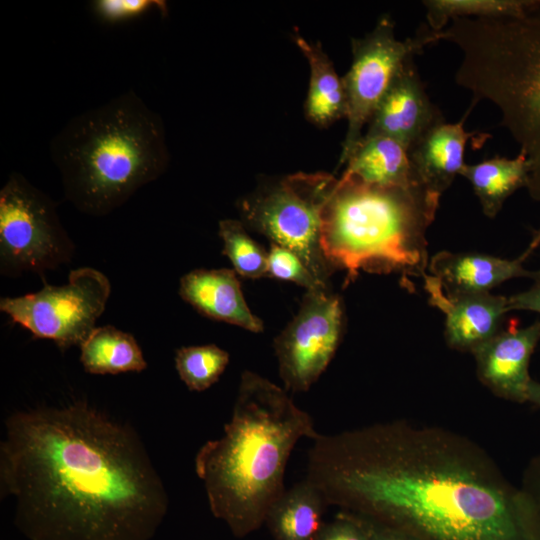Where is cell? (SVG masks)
I'll list each match as a JSON object with an SVG mask.
<instances>
[{
  "instance_id": "cell-1",
  "label": "cell",
  "mask_w": 540,
  "mask_h": 540,
  "mask_svg": "<svg viewBox=\"0 0 540 540\" xmlns=\"http://www.w3.org/2000/svg\"><path fill=\"white\" fill-rule=\"evenodd\" d=\"M306 478L329 506L418 540H536L520 486L444 427L392 420L319 434Z\"/></svg>"
},
{
  "instance_id": "cell-2",
  "label": "cell",
  "mask_w": 540,
  "mask_h": 540,
  "mask_svg": "<svg viewBox=\"0 0 540 540\" xmlns=\"http://www.w3.org/2000/svg\"><path fill=\"white\" fill-rule=\"evenodd\" d=\"M0 495L28 540H152L168 495L134 427L83 399L10 414Z\"/></svg>"
},
{
  "instance_id": "cell-3",
  "label": "cell",
  "mask_w": 540,
  "mask_h": 540,
  "mask_svg": "<svg viewBox=\"0 0 540 540\" xmlns=\"http://www.w3.org/2000/svg\"><path fill=\"white\" fill-rule=\"evenodd\" d=\"M319 434L285 389L245 370L223 435L195 456L211 513L237 538L258 530L286 489L285 470L297 442Z\"/></svg>"
},
{
  "instance_id": "cell-4",
  "label": "cell",
  "mask_w": 540,
  "mask_h": 540,
  "mask_svg": "<svg viewBox=\"0 0 540 540\" xmlns=\"http://www.w3.org/2000/svg\"><path fill=\"white\" fill-rule=\"evenodd\" d=\"M64 194L80 212L104 216L169 164L160 115L129 90L72 118L50 143Z\"/></svg>"
},
{
  "instance_id": "cell-5",
  "label": "cell",
  "mask_w": 540,
  "mask_h": 540,
  "mask_svg": "<svg viewBox=\"0 0 540 540\" xmlns=\"http://www.w3.org/2000/svg\"><path fill=\"white\" fill-rule=\"evenodd\" d=\"M440 196L422 184L385 186L343 173L321 212V246L334 269L346 271L345 285L360 270L424 276L426 232Z\"/></svg>"
},
{
  "instance_id": "cell-6",
  "label": "cell",
  "mask_w": 540,
  "mask_h": 540,
  "mask_svg": "<svg viewBox=\"0 0 540 540\" xmlns=\"http://www.w3.org/2000/svg\"><path fill=\"white\" fill-rule=\"evenodd\" d=\"M438 41L462 54L456 83L488 100L530 164L527 190L540 201V0L521 17L455 18Z\"/></svg>"
},
{
  "instance_id": "cell-7",
  "label": "cell",
  "mask_w": 540,
  "mask_h": 540,
  "mask_svg": "<svg viewBox=\"0 0 540 540\" xmlns=\"http://www.w3.org/2000/svg\"><path fill=\"white\" fill-rule=\"evenodd\" d=\"M336 181L326 173H296L258 190L240 205L249 227L298 255L325 286L335 269L321 246V212Z\"/></svg>"
},
{
  "instance_id": "cell-8",
  "label": "cell",
  "mask_w": 540,
  "mask_h": 540,
  "mask_svg": "<svg viewBox=\"0 0 540 540\" xmlns=\"http://www.w3.org/2000/svg\"><path fill=\"white\" fill-rule=\"evenodd\" d=\"M74 244L54 201L13 172L0 190V269L7 276L42 273L71 260Z\"/></svg>"
},
{
  "instance_id": "cell-9",
  "label": "cell",
  "mask_w": 540,
  "mask_h": 540,
  "mask_svg": "<svg viewBox=\"0 0 540 540\" xmlns=\"http://www.w3.org/2000/svg\"><path fill=\"white\" fill-rule=\"evenodd\" d=\"M110 292L105 274L81 267L72 270L62 286L45 284L35 293L1 298L0 310L34 337L50 339L66 350L81 345L96 328Z\"/></svg>"
},
{
  "instance_id": "cell-10",
  "label": "cell",
  "mask_w": 540,
  "mask_h": 540,
  "mask_svg": "<svg viewBox=\"0 0 540 540\" xmlns=\"http://www.w3.org/2000/svg\"><path fill=\"white\" fill-rule=\"evenodd\" d=\"M436 34L427 25L416 35L398 40L394 22L382 16L374 29L360 39L352 40L353 60L342 77L347 99L348 128L340 163H346L363 136L377 105L389 89L405 62L421 53L426 46L437 43Z\"/></svg>"
},
{
  "instance_id": "cell-11",
  "label": "cell",
  "mask_w": 540,
  "mask_h": 540,
  "mask_svg": "<svg viewBox=\"0 0 540 540\" xmlns=\"http://www.w3.org/2000/svg\"><path fill=\"white\" fill-rule=\"evenodd\" d=\"M343 330L341 299L328 290H309L274 349L286 391L306 392L333 359Z\"/></svg>"
},
{
  "instance_id": "cell-12",
  "label": "cell",
  "mask_w": 540,
  "mask_h": 540,
  "mask_svg": "<svg viewBox=\"0 0 540 540\" xmlns=\"http://www.w3.org/2000/svg\"><path fill=\"white\" fill-rule=\"evenodd\" d=\"M444 122L442 112L428 97L411 57L377 105L363 136L390 137L409 153L431 129Z\"/></svg>"
},
{
  "instance_id": "cell-13",
  "label": "cell",
  "mask_w": 540,
  "mask_h": 540,
  "mask_svg": "<svg viewBox=\"0 0 540 540\" xmlns=\"http://www.w3.org/2000/svg\"><path fill=\"white\" fill-rule=\"evenodd\" d=\"M540 342V320L500 330L473 351L479 380L499 398L527 402L529 363Z\"/></svg>"
},
{
  "instance_id": "cell-14",
  "label": "cell",
  "mask_w": 540,
  "mask_h": 540,
  "mask_svg": "<svg viewBox=\"0 0 540 540\" xmlns=\"http://www.w3.org/2000/svg\"><path fill=\"white\" fill-rule=\"evenodd\" d=\"M423 278L429 302L445 315V339L449 347L473 353L501 330L509 311L507 297L490 292H448L436 277L425 274Z\"/></svg>"
},
{
  "instance_id": "cell-15",
  "label": "cell",
  "mask_w": 540,
  "mask_h": 540,
  "mask_svg": "<svg viewBox=\"0 0 540 540\" xmlns=\"http://www.w3.org/2000/svg\"><path fill=\"white\" fill-rule=\"evenodd\" d=\"M179 294L206 317L255 333L263 331V322L250 311L234 270H193L180 279Z\"/></svg>"
},
{
  "instance_id": "cell-16",
  "label": "cell",
  "mask_w": 540,
  "mask_h": 540,
  "mask_svg": "<svg viewBox=\"0 0 540 540\" xmlns=\"http://www.w3.org/2000/svg\"><path fill=\"white\" fill-rule=\"evenodd\" d=\"M530 254L526 249L521 256L509 260L481 253L441 251L431 258L428 268L445 291L484 293L509 279H534L538 271L523 266Z\"/></svg>"
},
{
  "instance_id": "cell-17",
  "label": "cell",
  "mask_w": 540,
  "mask_h": 540,
  "mask_svg": "<svg viewBox=\"0 0 540 540\" xmlns=\"http://www.w3.org/2000/svg\"><path fill=\"white\" fill-rule=\"evenodd\" d=\"M474 133L463 122L441 123L431 129L410 151L418 181L430 192L441 195L450 187L464 165V151Z\"/></svg>"
},
{
  "instance_id": "cell-18",
  "label": "cell",
  "mask_w": 540,
  "mask_h": 540,
  "mask_svg": "<svg viewBox=\"0 0 540 540\" xmlns=\"http://www.w3.org/2000/svg\"><path fill=\"white\" fill-rule=\"evenodd\" d=\"M329 504L306 477L285 489L267 512L265 523L273 540H316Z\"/></svg>"
},
{
  "instance_id": "cell-19",
  "label": "cell",
  "mask_w": 540,
  "mask_h": 540,
  "mask_svg": "<svg viewBox=\"0 0 540 540\" xmlns=\"http://www.w3.org/2000/svg\"><path fill=\"white\" fill-rule=\"evenodd\" d=\"M296 45L310 66V81L305 114L317 126H328L347 116V99L342 77L319 43H312L294 34Z\"/></svg>"
},
{
  "instance_id": "cell-20",
  "label": "cell",
  "mask_w": 540,
  "mask_h": 540,
  "mask_svg": "<svg viewBox=\"0 0 540 540\" xmlns=\"http://www.w3.org/2000/svg\"><path fill=\"white\" fill-rule=\"evenodd\" d=\"M346 163L344 173L366 183L385 186L420 183L413 171L408 151L390 137L362 136Z\"/></svg>"
},
{
  "instance_id": "cell-21",
  "label": "cell",
  "mask_w": 540,
  "mask_h": 540,
  "mask_svg": "<svg viewBox=\"0 0 540 540\" xmlns=\"http://www.w3.org/2000/svg\"><path fill=\"white\" fill-rule=\"evenodd\" d=\"M471 184L483 213L494 218L506 199L516 190L527 187L530 164L520 152L516 158L495 156L476 164H465L461 173Z\"/></svg>"
},
{
  "instance_id": "cell-22",
  "label": "cell",
  "mask_w": 540,
  "mask_h": 540,
  "mask_svg": "<svg viewBox=\"0 0 540 540\" xmlns=\"http://www.w3.org/2000/svg\"><path fill=\"white\" fill-rule=\"evenodd\" d=\"M80 349V362L90 374L116 375L147 368L136 339L111 325L96 327L81 343Z\"/></svg>"
},
{
  "instance_id": "cell-23",
  "label": "cell",
  "mask_w": 540,
  "mask_h": 540,
  "mask_svg": "<svg viewBox=\"0 0 540 540\" xmlns=\"http://www.w3.org/2000/svg\"><path fill=\"white\" fill-rule=\"evenodd\" d=\"M537 0H425L428 27L442 31L455 18L524 16Z\"/></svg>"
},
{
  "instance_id": "cell-24",
  "label": "cell",
  "mask_w": 540,
  "mask_h": 540,
  "mask_svg": "<svg viewBox=\"0 0 540 540\" xmlns=\"http://www.w3.org/2000/svg\"><path fill=\"white\" fill-rule=\"evenodd\" d=\"M230 357L214 345L187 346L177 349L175 367L180 379L190 391L202 392L218 381Z\"/></svg>"
},
{
  "instance_id": "cell-25",
  "label": "cell",
  "mask_w": 540,
  "mask_h": 540,
  "mask_svg": "<svg viewBox=\"0 0 540 540\" xmlns=\"http://www.w3.org/2000/svg\"><path fill=\"white\" fill-rule=\"evenodd\" d=\"M223 254L231 261L234 271L245 278L268 276V253L245 231L242 222L226 219L219 222Z\"/></svg>"
},
{
  "instance_id": "cell-26",
  "label": "cell",
  "mask_w": 540,
  "mask_h": 540,
  "mask_svg": "<svg viewBox=\"0 0 540 540\" xmlns=\"http://www.w3.org/2000/svg\"><path fill=\"white\" fill-rule=\"evenodd\" d=\"M268 275L291 281L309 290H327L308 270L302 260L291 250L271 243L268 252Z\"/></svg>"
},
{
  "instance_id": "cell-27",
  "label": "cell",
  "mask_w": 540,
  "mask_h": 540,
  "mask_svg": "<svg viewBox=\"0 0 540 540\" xmlns=\"http://www.w3.org/2000/svg\"><path fill=\"white\" fill-rule=\"evenodd\" d=\"M91 8L94 15L106 24L135 19L152 10H157L162 17L168 14L167 2L163 0H94Z\"/></svg>"
},
{
  "instance_id": "cell-28",
  "label": "cell",
  "mask_w": 540,
  "mask_h": 540,
  "mask_svg": "<svg viewBox=\"0 0 540 540\" xmlns=\"http://www.w3.org/2000/svg\"><path fill=\"white\" fill-rule=\"evenodd\" d=\"M316 540H369V536L358 515L340 510L332 521L324 524Z\"/></svg>"
},
{
  "instance_id": "cell-29",
  "label": "cell",
  "mask_w": 540,
  "mask_h": 540,
  "mask_svg": "<svg viewBox=\"0 0 540 540\" xmlns=\"http://www.w3.org/2000/svg\"><path fill=\"white\" fill-rule=\"evenodd\" d=\"M519 486L533 519L536 540H540V454L527 463Z\"/></svg>"
},
{
  "instance_id": "cell-30",
  "label": "cell",
  "mask_w": 540,
  "mask_h": 540,
  "mask_svg": "<svg viewBox=\"0 0 540 540\" xmlns=\"http://www.w3.org/2000/svg\"><path fill=\"white\" fill-rule=\"evenodd\" d=\"M507 301L509 311L528 310L540 314V270L528 290L507 297Z\"/></svg>"
},
{
  "instance_id": "cell-31",
  "label": "cell",
  "mask_w": 540,
  "mask_h": 540,
  "mask_svg": "<svg viewBox=\"0 0 540 540\" xmlns=\"http://www.w3.org/2000/svg\"><path fill=\"white\" fill-rule=\"evenodd\" d=\"M359 517L366 527L369 540H418L400 530L385 526L362 516Z\"/></svg>"
},
{
  "instance_id": "cell-32",
  "label": "cell",
  "mask_w": 540,
  "mask_h": 540,
  "mask_svg": "<svg viewBox=\"0 0 540 540\" xmlns=\"http://www.w3.org/2000/svg\"><path fill=\"white\" fill-rule=\"evenodd\" d=\"M527 402L540 408V382L531 380L528 387Z\"/></svg>"
},
{
  "instance_id": "cell-33",
  "label": "cell",
  "mask_w": 540,
  "mask_h": 540,
  "mask_svg": "<svg viewBox=\"0 0 540 540\" xmlns=\"http://www.w3.org/2000/svg\"><path fill=\"white\" fill-rule=\"evenodd\" d=\"M540 245V227L533 232L532 239L529 243L527 250L531 253Z\"/></svg>"
}]
</instances>
